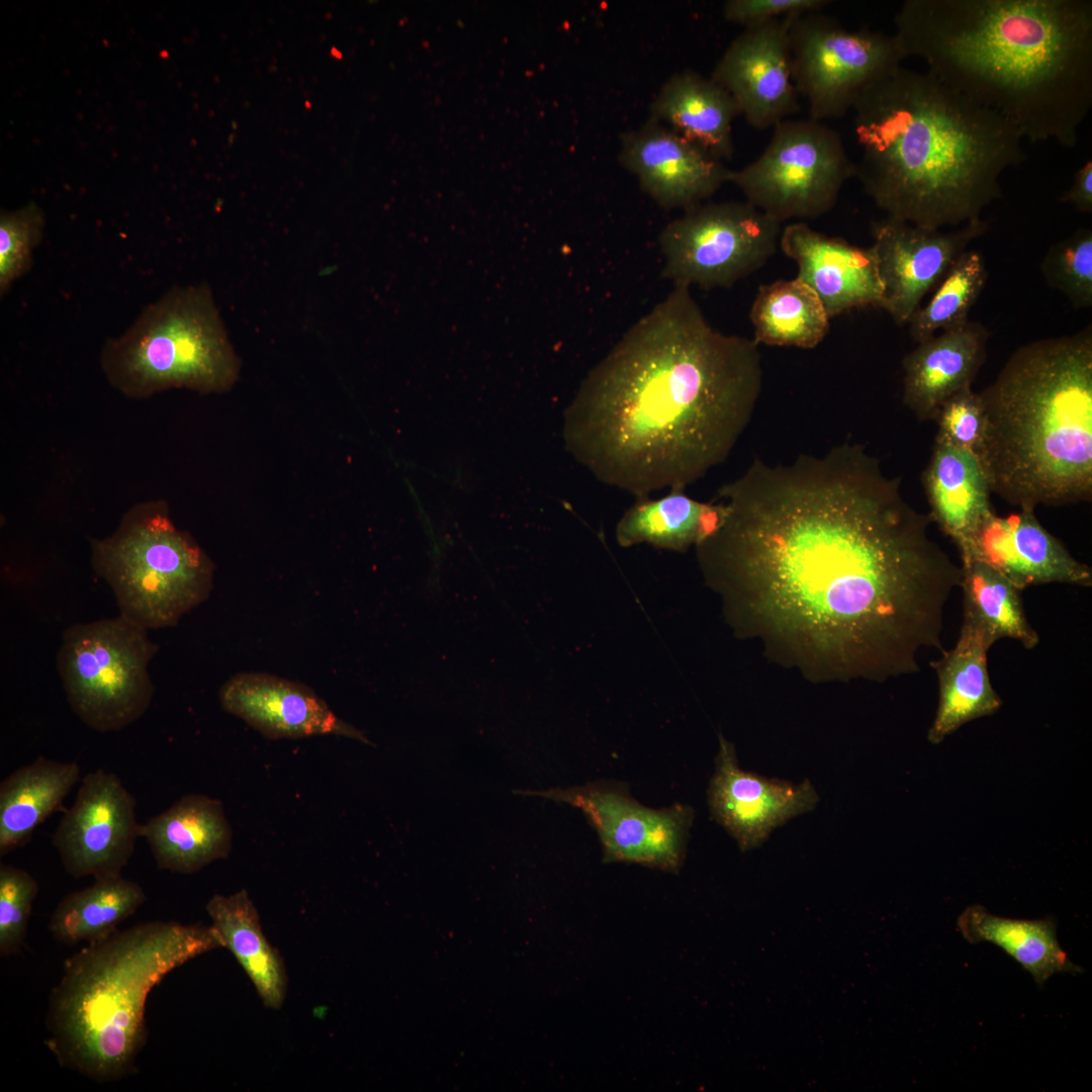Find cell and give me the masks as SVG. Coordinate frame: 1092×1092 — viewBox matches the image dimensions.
<instances>
[{
    "instance_id": "cell-37",
    "label": "cell",
    "mask_w": 1092,
    "mask_h": 1092,
    "mask_svg": "<svg viewBox=\"0 0 1092 1092\" xmlns=\"http://www.w3.org/2000/svg\"><path fill=\"white\" fill-rule=\"evenodd\" d=\"M37 893L38 884L28 872L12 864H0L1 957L21 950Z\"/></svg>"
},
{
    "instance_id": "cell-26",
    "label": "cell",
    "mask_w": 1092,
    "mask_h": 1092,
    "mask_svg": "<svg viewBox=\"0 0 1092 1092\" xmlns=\"http://www.w3.org/2000/svg\"><path fill=\"white\" fill-rule=\"evenodd\" d=\"M922 483L932 522L958 548L993 512L987 476L978 457L966 449L934 442Z\"/></svg>"
},
{
    "instance_id": "cell-36",
    "label": "cell",
    "mask_w": 1092,
    "mask_h": 1092,
    "mask_svg": "<svg viewBox=\"0 0 1092 1092\" xmlns=\"http://www.w3.org/2000/svg\"><path fill=\"white\" fill-rule=\"evenodd\" d=\"M44 215L30 202L0 216V294L23 276L32 265V254L42 239Z\"/></svg>"
},
{
    "instance_id": "cell-16",
    "label": "cell",
    "mask_w": 1092,
    "mask_h": 1092,
    "mask_svg": "<svg viewBox=\"0 0 1092 1092\" xmlns=\"http://www.w3.org/2000/svg\"><path fill=\"white\" fill-rule=\"evenodd\" d=\"M793 17L745 28L728 46L711 76L756 129L774 128L800 109L791 72L789 28Z\"/></svg>"
},
{
    "instance_id": "cell-31",
    "label": "cell",
    "mask_w": 1092,
    "mask_h": 1092,
    "mask_svg": "<svg viewBox=\"0 0 1092 1092\" xmlns=\"http://www.w3.org/2000/svg\"><path fill=\"white\" fill-rule=\"evenodd\" d=\"M749 317L758 345L802 349L818 346L831 320L815 291L798 277L759 286Z\"/></svg>"
},
{
    "instance_id": "cell-34",
    "label": "cell",
    "mask_w": 1092,
    "mask_h": 1092,
    "mask_svg": "<svg viewBox=\"0 0 1092 1092\" xmlns=\"http://www.w3.org/2000/svg\"><path fill=\"white\" fill-rule=\"evenodd\" d=\"M988 270L984 256L968 249L952 264L926 304L909 320V334L920 343L939 331L961 327L985 288Z\"/></svg>"
},
{
    "instance_id": "cell-30",
    "label": "cell",
    "mask_w": 1092,
    "mask_h": 1092,
    "mask_svg": "<svg viewBox=\"0 0 1092 1092\" xmlns=\"http://www.w3.org/2000/svg\"><path fill=\"white\" fill-rule=\"evenodd\" d=\"M958 929L970 943L991 942L1012 957L1042 986L1058 973L1079 974L1057 938L1054 918L1014 919L994 915L981 905L967 907L958 918Z\"/></svg>"
},
{
    "instance_id": "cell-24",
    "label": "cell",
    "mask_w": 1092,
    "mask_h": 1092,
    "mask_svg": "<svg viewBox=\"0 0 1092 1092\" xmlns=\"http://www.w3.org/2000/svg\"><path fill=\"white\" fill-rule=\"evenodd\" d=\"M991 645L970 626L962 625L953 648L931 662L938 679V705L927 733L932 744H939L963 725L993 715L1002 706L993 689L987 667Z\"/></svg>"
},
{
    "instance_id": "cell-29",
    "label": "cell",
    "mask_w": 1092,
    "mask_h": 1092,
    "mask_svg": "<svg viewBox=\"0 0 1092 1092\" xmlns=\"http://www.w3.org/2000/svg\"><path fill=\"white\" fill-rule=\"evenodd\" d=\"M211 927L255 986L264 1005L281 1008L287 976L278 950L267 940L258 911L246 890L214 894L206 904Z\"/></svg>"
},
{
    "instance_id": "cell-18",
    "label": "cell",
    "mask_w": 1092,
    "mask_h": 1092,
    "mask_svg": "<svg viewBox=\"0 0 1092 1092\" xmlns=\"http://www.w3.org/2000/svg\"><path fill=\"white\" fill-rule=\"evenodd\" d=\"M619 160L664 209H689L729 182L731 170L663 123L650 119L623 135Z\"/></svg>"
},
{
    "instance_id": "cell-39",
    "label": "cell",
    "mask_w": 1092,
    "mask_h": 1092,
    "mask_svg": "<svg viewBox=\"0 0 1092 1092\" xmlns=\"http://www.w3.org/2000/svg\"><path fill=\"white\" fill-rule=\"evenodd\" d=\"M829 0H728L723 5L724 18L745 28L775 19L822 11Z\"/></svg>"
},
{
    "instance_id": "cell-38",
    "label": "cell",
    "mask_w": 1092,
    "mask_h": 1092,
    "mask_svg": "<svg viewBox=\"0 0 1092 1092\" xmlns=\"http://www.w3.org/2000/svg\"><path fill=\"white\" fill-rule=\"evenodd\" d=\"M934 420L938 431L935 442L966 449L977 457L984 435V412L978 392L965 389L948 398Z\"/></svg>"
},
{
    "instance_id": "cell-27",
    "label": "cell",
    "mask_w": 1092,
    "mask_h": 1092,
    "mask_svg": "<svg viewBox=\"0 0 1092 1092\" xmlns=\"http://www.w3.org/2000/svg\"><path fill=\"white\" fill-rule=\"evenodd\" d=\"M81 777L76 761L38 756L0 784V855L30 840L34 830L60 810Z\"/></svg>"
},
{
    "instance_id": "cell-2",
    "label": "cell",
    "mask_w": 1092,
    "mask_h": 1092,
    "mask_svg": "<svg viewBox=\"0 0 1092 1092\" xmlns=\"http://www.w3.org/2000/svg\"><path fill=\"white\" fill-rule=\"evenodd\" d=\"M753 339L714 329L686 286L628 329L565 414L567 450L636 497L682 489L727 459L762 390Z\"/></svg>"
},
{
    "instance_id": "cell-32",
    "label": "cell",
    "mask_w": 1092,
    "mask_h": 1092,
    "mask_svg": "<svg viewBox=\"0 0 1092 1092\" xmlns=\"http://www.w3.org/2000/svg\"><path fill=\"white\" fill-rule=\"evenodd\" d=\"M145 901L142 886L121 875L94 879L92 885L67 894L58 903L49 929L60 942L89 943L117 930Z\"/></svg>"
},
{
    "instance_id": "cell-40",
    "label": "cell",
    "mask_w": 1092,
    "mask_h": 1092,
    "mask_svg": "<svg viewBox=\"0 0 1092 1092\" xmlns=\"http://www.w3.org/2000/svg\"><path fill=\"white\" fill-rule=\"evenodd\" d=\"M1060 200L1072 204L1082 213L1092 212V161L1087 160L1075 173L1071 187Z\"/></svg>"
},
{
    "instance_id": "cell-17",
    "label": "cell",
    "mask_w": 1092,
    "mask_h": 1092,
    "mask_svg": "<svg viewBox=\"0 0 1092 1092\" xmlns=\"http://www.w3.org/2000/svg\"><path fill=\"white\" fill-rule=\"evenodd\" d=\"M707 799L713 819L741 851H748L791 819L812 811L819 795L809 780L792 784L742 769L733 743L719 735Z\"/></svg>"
},
{
    "instance_id": "cell-11",
    "label": "cell",
    "mask_w": 1092,
    "mask_h": 1092,
    "mask_svg": "<svg viewBox=\"0 0 1092 1092\" xmlns=\"http://www.w3.org/2000/svg\"><path fill=\"white\" fill-rule=\"evenodd\" d=\"M782 224L747 201L695 205L659 234L662 275L673 286L731 287L775 255Z\"/></svg>"
},
{
    "instance_id": "cell-1",
    "label": "cell",
    "mask_w": 1092,
    "mask_h": 1092,
    "mask_svg": "<svg viewBox=\"0 0 1092 1092\" xmlns=\"http://www.w3.org/2000/svg\"><path fill=\"white\" fill-rule=\"evenodd\" d=\"M717 497L727 516L700 562L770 657L814 681H884L919 671L923 649L943 651L962 567L861 445L755 459Z\"/></svg>"
},
{
    "instance_id": "cell-5",
    "label": "cell",
    "mask_w": 1092,
    "mask_h": 1092,
    "mask_svg": "<svg viewBox=\"0 0 1092 1092\" xmlns=\"http://www.w3.org/2000/svg\"><path fill=\"white\" fill-rule=\"evenodd\" d=\"M978 393L991 492L1031 512L1091 500V326L1019 347Z\"/></svg>"
},
{
    "instance_id": "cell-9",
    "label": "cell",
    "mask_w": 1092,
    "mask_h": 1092,
    "mask_svg": "<svg viewBox=\"0 0 1092 1092\" xmlns=\"http://www.w3.org/2000/svg\"><path fill=\"white\" fill-rule=\"evenodd\" d=\"M146 628L118 615L67 628L57 667L75 715L98 732L118 731L149 709V664L159 650Z\"/></svg>"
},
{
    "instance_id": "cell-7",
    "label": "cell",
    "mask_w": 1092,
    "mask_h": 1092,
    "mask_svg": "<svg viewBox=\"0 0 1092 1092\" xmlns=\"http://www.w3.org/2000/svg\"><path fill=\"white\" fill-rule=\"evenodd\" d=\"M102 371L130 398L172 388L218 392L235 382L239 363L210 290L174 287L144 308L101 350Z\"/></svg>"
},
{
    "instance_id": "cell-14",
    "label": "cell",
    "mask_w": 1092,
    "mask_h": 1092,
    "mask_svg": "<svg viewBox=\"0 0 1092 1092\" xmlns=\"http://www.w3.org/2000/svg\"><path fill=\"white\" fill-rule=\"evenodd\" d=\"M135 807L115 774L88 772L52 838L65 871L75 879L121 875L141 836Z\"/></svg>"
},
{
    "instance_id": "cell-4",
    "label": "cell",
    "mask_w": 1092,
    "mask_h": 1092,
    "mask_svg": "<svg viewBox=\"0 0 1092 1092\" xmlns=\"http://www.w3.org/2000/svg\"><path fill=\"white\" fill-rule=\"evenodd\" d=\"M861 154L855 177L887 216L941 230L981 218L1000 175L1026 159L1001 114L930 72L898 67L852 109Z\"/></svg>"
},
{
    "instance_id": "cell-13",
    "label": "cell",
    "mask_w": 1092,
    "mask_h": 1092,
    "mask_svg": "<svg viewBox=\"0 0 1092 1092\" xmlns=\"http://www.w3.org/2000/svg\"><path fill=\"white\" fill-rule=\"evenodd\" d=\"M514 793L579 809L598 833L604 862L638 863L671 873L682 866L694 820L689 805L652 809L633 799L623 784L606 781Z\"/></svg>"
},
{
    "instance_id": "cell-6",
    "label": "cell",
    "mask_w": 1092,
    "mask_h": 1092,
    "mask_svg": "<svg viewBox=\"0 0 1092 1092\" xmlns=\"http://www.w3.org/2000/svg\"><path fill=\"white\" fill-rule=\"evenodd\" d=\"M221 947L211 926L151 921L87 943L52 991L46 1044L58 1063L93 1081L136 1072L148 1039L146 1006L173 970Z\"/></svg>"
},
{
    "instance_id": "cell-3",
    "label": "cell",
    "mask_w": 1092,
    "mask_h": 1092,
    "mask_svg": "<svg viewBox=\"0 0 1092 1092\" xmlns=\"http://www.w3.org/2000/svg\"><path fill=\"white\" fill-rule=\"evenodd\" d=\"M894 24L905 59L1022 139L1078 143L1092 107V1L906 0Z\"/></svg>"
},
{
    "instance_id": "cell-8",
    "label": "cell",
    "mask_w": 1092,
    "mask_h": 1092,
    "mask_svg": "<svg viewBox=\"0 0 1092 1092\" xmlns=\"http://www.w3.org/2000/svg\"><path fill=\"white\" fill-rule=\"evenodd\" d=\"M91 563L119 615L147 630L176 625L212 588L211 561L158 499L134 505L110 536L91 540Z\"/></svg>"
},
{
    "instance_id": "cell-20",
    "label": "cell",
    "mask_w": 1092,
    "mask_h": 1092,
    "mask_svg": "<svg viewBox=\"0 0 1092 1092\" xmlns=\"http://www.w3.org/2000/svg\"><path fill=\"white\" fill-rule=\"evenodd\" d=\"M222 709L270 739L337 735L371 745L308 687L262 672H241L219 690Z\"/></svg>"
},
{
    "instance_id": "cell-35",
    "label": "cell",
    "mask_w": 1092,
    "mask_h": 1092,
    "mask_svg": "<svg viewBox=\"0 0 1092 1092\" xmlns=\"http://www.w3.org/2000/svg\"><path fill=\"white\" fill-rule=\"evenodd\" d=\"M1040 269L1044 280L1077 308L1092 306V231L1081 228L1052 246Z\"/></svg>"
},
{
    "instance_id": "cell-23",
    "label": "cell",
    "mask_w": 1092,
    "mask_h": 1092,
    "mask_svg": "<svg viewBox=\"0 0 1092 1092\" xmlns=\"http://www.w3.org/2000/svg\"><path fill=\"white\" fill-rule=\"evenodd\" d=\"M160 870L192 874L232 850L233 832L222 803L202 794L181 797L141 825Z\"/></svg>"
},
{
    "instance_id": "cell-21",
    "label": "cell",
    "mask_w": 1092,
    "mask_h": 1092,
    "mask_svg": "<svg viewBox=\"0 0 1092 1092\" xmlns=\"http://www.w3.org/2000/svg\"><path fill=\"white\" fill-rule=\"evenodd\" d=\"M779 247L796 262L797 277L815 291L830 318L854 308H880L883 284L872 246L858 247L793 222L782 229Z\"/></svg>"
},
{
    "instance_id": "cell-19",
    "label": "cell",
    "mask_w": 1092,
    "mask_h": 1092,
    "mask_svg": "<svg viewBox=\"0 0 1092 1092\" xmlns=\"http://www.w3.org/2000/svg\"><path fill=\"white\" fill-rule=\"evenodd\" d=\"M959 550L962 560L990 566L1021 592L1052 582L1092 584L1091 567L1078 561L1031 511L1004 517L991 512Z\"/></svg>"
},
{
    "instance_id": "cell-28",
    "label": "cell",
    "mask_w": 1092,
    "mask_h": 1092,
    "mask_svg": "<svg viewBox=\"0 0 1092 1092\" xmlns=\"http://www.w3.org/2000/svg\"><path fill=\"white\" fill-rule=\"evenodd\" d=\"M726 516L722 502L704 503L682 489H670L659 498L637 497L618 522L616 540L622 547L647 543L682 552L715 535Z\"/></svg>"
},
{
    "instance_id": "cell-33",
    "label": "cell",
    "mask_w": 1092,
    "mask_h": 1092,
    "mask_svg": "<svg viewBox=\"0 0 1092 1092\" xmlns=\"http://www.w3.org/2000/svg\"><path fill=\"white\" fill-rule=\"evenodd\" d=\"M964 595L963 624L980 632L992 646L1004 638L1032 649L1039 636L1026 618L1020 593L990 566L973 559L962 560Z\"/></svg>"
},
{
    "instance_id": "cell-12",
    "label": "cell",
    "mask_w": 1092,
    "mask_h": 1092,
    "mask_svg": "<svg viewBox=\"0 0 1092 1092\" xmlns=\"http://www.w3.org/2000/svg\"><path fill=\"white\" fill-rule=\"evenodd\" d=\"M792 79L816 121L839 118L862 91L901 66L905 57L894 34L850 30L821 11L792 18Z\"/></svg>"
},
{
    "instance_id": "cell-10",
    "label": "cell",
    "mask_w": 1092,
    "mask_h": 1092,
    "mask_svg": "<svg viewBox=\"0 0 1092 1092\" xmlns=\"http://www.w3.org/2000/svg\"><path fill=\"white\" fill-rule=\"evenodd\" d=\"M851 177L855 163L833 128L810 118H787L775 125L755 160L731 170L729 182L745 201L783 223L830 211Z\"/></svg>"
},
{
    "instance_id": "cell-22",
    "label": "cell",
    "mask_w": 1092,
    "mask_h": 1092,
    "mask_svg": "<svg viewBox=\"0 0 1092 1092\" xmlns=\"http://www.w3.org/2000/svg\"><path fill=\"white\" fill-rule=\"evenodd\" d=\"M989 338L981 323L969 321L917 343L902 361L904 404L920 421L934 420L948 398L972 388Z\"/></svg>"
},
{
    "instance_id": "cell-25",
    "label": "cell",
    "mask_w": 1092,
    "mask_h": 1092,
    "mask_svg": "<svg viewBox=\"0 0 1092 1092\" xmlns=\"http://www.w3.org/2000/svg\"><path fill=\"white\" fill-rule=\"evenodd\" d=\"M651 118L717 159H731L732 124L739 108L713 79L687 71L670 77L653 100Z\"/></svg>"
},
{
    "instance_id": "cell-15",
    "label": "cell",
    "mask_w": 1092,
    "mask_h": 1092,
    "mask_svg": "<svg viewBox=\"0 0 1092 1092\" xmlns=\"http://www.w3.org/2000/svg\"><path fill=\"white\" fill-rule=\"evenodd\" d=\"M982 218L944 232L886 216L872 223L874 248L883 284L880 308L905 326L924 296L987 231Z\"/></svg>"
}]
</instances>
